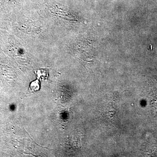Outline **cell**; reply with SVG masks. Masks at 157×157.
<instances>
[{
  "mask_svg": "<svg viewBox=\"0 0 157 157\" xmlns=\"http://www.w3.org/2000/svg\"><path fill=\"white\" fill-rule=\"evenodd\" d=\"M40 87V82L39 80H36L31 82L30 85L29 90L32 92H36L39 90Z\"/></svg>",
  "mask_w": 157,
  "mask_h": 157,
  "instance_id": "obj_1",
  "label": "cell"
},
{
  "mask_svg": "<svg viewBox=\"0 0 157 157\" xmlns=\"http://www.w3.org/2000/svg\"><path fill=\"white\" fill-rule=\"evenodd\" d=\"M38 78L39 79H45L48 78V73L45 70H38L36 73Z\"/></svg>",
  "mask_w": 157,
  "mask_h": 157,
  "instance_id": "obj_2",
  "label": "cell"
}]
</instances>
